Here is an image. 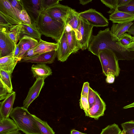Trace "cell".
I'll use <instances>...</instances> for the list:
<instances>
[{
	"instance_id": "cell-1",
	"label": "cell",
	"mask_w": 134,
	"mask_h": 134,
	"mask_svg": "<svg viewBox=\"0 0 134 134\" xmlns=\"http://www.w3.org/2000/svg\"><path fill=\"white\" fill-rule=\"evenodd\" d=\"M32 23L35 25L41 35L50 37L57 42L61 39L66 26L65 23L52 18L44 10L39 12Z\"/></svg>"
},
{
	"instance_id": "cell-2",
	"label": "cell",
	"mask_w": 134,
	"mask_h": 134,
	"mask_svg": "<svg viewBox=\"0 0 134 134\" xmlns=\"http://www.w3.org/2000/svg\"><path fill=\"white\" fill-rule=\"evenodd\" d=\"M15 121L18 129L26 134H42L35 119L23 107L13 108L9 115Z\"/></svg>"
},
{
	"instance_id": "cell-3",
	"label": "cell",
	"mask_w": 134,
	"mask_h": 134,
	"mask_svg": "<svg viewBox=\"0 0 134 134\" xmlns=\"http://www.w3.org/2000/svg\"><path fill=\"white\" fill-rule=\"evenodd\" d=\"M98 57L100 61L103 73L105 76L112 74L117 77L119 75L120 69L118 60L113 51L105 49L99 52Z\"/></svg>"
},
{
	"instance_id": "cell-4",
	"label": "cell",
	"mask_w": 134,
	"mask_h": 134,
	"mask_svg": "<svg viewBox=\"0 0 134 134\" xmlns=\"http://www.w3.org/2000/svg\"><path fill=\"white\" fill-rule=\"evenodd\" d=\"M22 23L9 1L0 0V26H9Z\"/></svg>"
},
{
	"instance_id": "cell-5",
	"label": "cell",
	"mask_w": 134,
	"mask_h": 134,
	"mask_svg": "<svg viewBox=\"0 0 134 134\" xmlns=\"http://www.w3.org/2000/svg\"><path fill=\"white\" fill-rule=\"evenodd\" d=\"M93 26L87 21L80 17V24L77 29L75 31L77 40L82 50L88 48L92 36Z\"/></svg>"
},
{
	"instance_id": "cell-6",
	"label": "cell",
	"mask_w": 134,
	"mask_h": 134,
	"mask_svg": "<svg viewBox=\"0 0 134 134\" xmlns=\"http://www.w3.org/2000/svg\"><path fill=\"white\" fill-rule=\"evenodd\" d=\"M81 17L87 20L93 27L108 26L109 22L108 19L101 13L92 8L79 13Z\"/></svg>"
},
{
	"instance_id": "cell-7",
	"label": "cell",
	"mask_w": 134,
	"mask_h": 134,
	"mask_svg": "<svg viewBox=\"0 0 134 134\" xmlns=\"http://www.w3.org/2000/svg\"><path fill=\"white\" fill-rule=\"evenodd\" d=\"M16 44L10 37L5 29L0 27V58L14 52Z\"/></svg>"
},
{
	"instance_id": "cell-8",
	"label": "cell",
	"mask_w": 134,
	"mask_h": 134,
	"mask_svg": "<svg viewBox=\"0 0 134 134\" xmlns=\"http://www.w3.org/2000/svg\"><path fill=\"white\" fill-rule=\"evenodd\" d=\"M71 8L67 5L58 3L44 10L52 18L65 23L68 11Z\"/></svg>"
},
{
	"instance_id": "cell-9",
	"label": "cell",
	"mask_w": 134,
	"mask_h": 134,
	"mask_svg": "<svg viewBox=\"0 0 134 134\" xmlns=\"http://www.w3.org/2000/svg\"><path fill=\"white\" fill-rule=\"evenodd\" d=\"M44 79L40 78L36 79L32 86L30 88L27 96L23 101V107L27 109L32 102L39 96L44 84Z\"/></svg>"
},
{
	"instance_id": "cell-10",
	"label": "cell",
	"mask_w": 134,
	"mask_h": 134,
	"mask_svg": "<svg viewBox=\"0 0 134 134\" xmlns=\"http://www.w3.org/2000/svg\"><path fill=\"white\" fill-rule=\"evenodd\" d=\"M57 56V51L55 50L38 54L29 58L21 59L19 62L51 64L53 62Z\"/></svg>"
},
{
	"instance_id": "cell-11",
	"label": "cell",
	"mask_w": 134,
	"mask_h": 134,
	"mask_svg": "<svg viewBox=\"0 0 134 134\" xmlns=\"http://www.w3.org/2000/svg\"><path fill=\"white\" fill-rule=\"evenodd\" d=\"M106 108L105 103L97 92L95 102L89 109L88 116L98 120L99 117L104 115Z\"/></svg>"
},
{
	"instance_id": "cell-12",
	"label": "cell",
	"mask_w": 134,
	"mask_h": 134,
	"mask_svg": "<svg viewBox=\"0 0 134 134\" xmlns=\"http://www.w3.org/2000/svg\"><path fill=\"white\" fill-rule=\"evenodd\" d=\"M65 32L70 54L76 53L81 49V47L77 40L75 31L67 24L66 25Z\"/></svg>"
},
{
	"instance_id": "cell-13",
	"label": "cell",
	"mask_w": 134,
	"mask_h": 134,
	"mask_svg": "<svg viewBox=\"0 0 134 134\" xmlns=\"http://www.w3.org/2000/svg\"><path fill=\"white\" fill-rule=\"evenodd\" d=\"M133 23L131 22L122 24L113 23L110 30L112 40L118 41L124 34L128 31Z\"/></svg>"
},
{
	"instance_id": "cell-14",
	"label": "cell",
	"mask_w": 134,
	"mask_h": 134,
	"mask_svg": "<svg viewBox=\"0 0 134 134\" xmlns=\"http://www.w3.org/2000/svg\"><path fill=\"white\" fill-rule=\"evenodd\" d=\"M38 42L37 40L30 36L23 35L19 39L18 43L20 49L19 58L21 60L25 53L29 49L34 48Z\"/></svg>"
},
{
	"instance_id": "cell-15",
	"label": "cell",
	"mask_w": 134,
	"mask_h": 134,
	"mask_svg": "<svg viewBox=\"0 0 134 134\" xmlns=\"http://www.w3.org/2000/svg\"><path fill=\"white\" fill-rule=\"evenodd\" d=\"M14 52L10 55L0 58V70L5 71L12 75L18 62L21 60L14 57Z\"/></svg>"
},
{
	"instance_id": "cell-16",
	"label": "cell",
	"mask_w": 134,
	"mask_h": 134,
	"mask_svg": "<svg viewBox=\"0 0 134 134\" xmlns=\"http://www.w3.org/2000/svg\"><path fill=\"white\" fill-rule=\"evenodd\" d=\"M57 43L58 45L57 51L58 60L64 62L67 59L71 54L69 51L65 31L61 39Z\"/></svg>"
},
{
	"instance_id": "cell-17",
	"label": "cell",
	"mask_w": 134,
	"mask_h": 134,
	"mask_svg": "<svg viewBox=\"0 0 134 134\" xmlns=\"http://www.w3.org/2000/svg\"><path fill=\"white\" fill-rule=\"evenodd\" d=\"M109 20L113 23L124 24L134 21V15L127 12L119 11L117 8L109 16Z\"/></svg>"
},
{
	"instance_id": "cell-18",
	"label": "cell",
	"mask_w": 134,
	"mask_h": 134,
	"mask_svg": "<svg viewBox=\"0 0 134 134\" xmlns=\"http://www.w3.org/2000/svg\"><path fill=\"white\" fill-rule=\"evenodd\" d=\"M16 93L13 91L3 101L0 103V114L4 118L9 117L13 109V104L15 99Z\"/></svg>"
},
{
	"instance_id": "cell-19",
	"label": "cell",
	"mask_w": 134,
	"mask_h": 134,
	"mask_svg": "<svg viewBox=\"0 0 134 134\" xmlns=\"http://www.w3.org/2000/svg\"><path fill=\"white\" fill-rule=\"evenodd\" d=\"M31 71L34 77L36 79L40 78L45 79L52 74V69L44 63H37L33 65Z\"/></svg>"
},
{
	"instance_id": "cell-20",
	"label": "cell",
	"mask_w": 134,
	"mask_h": 134,
	"mask_svg": "<svg viewBox=\"0 0 134 134\" xmlns=\"http://www.w3.org/2000/svg\"><path fill=\"white\" fill-rule=\"evenodd\" d=\"M58 46V43L47 42L40 40L34 48V53L37 54L44 53L53 51H57Z\"/></svg>"
},
{
	"instance_id": "cell-21",
	"label": "cell",
	"mask_w": 134,
	"mask_h": 134,
	"mask_svg": "<svg viewBox=\"0 0 134 134\" xmlns=\"http://www.w3.org/2000/svg\"><path fill=\"white\" fill-rule=\"evenodd\" d=\"M21 25V34L27 35L38 40L41 39L42 35L34 23L28 24L22 23Z\"/></svg>"
},
{
	"instance_id": "cell-22",
	"label": "cell",
	"mask_w": 134,
	"mask_h": 134,
	"mask_svg": "<svg viewBox=\"0 0 134 134\" xmlns=\"http://www.w3.org/2000/svg\"><path fill=\"white\" fill-rule=\"evenodd\" d=\"M80 18L79 13L71 8L68 13L65 21L66 25L68 24L76 31L79 26Z\"/></svg>"
},
{
	"instance_id": "cell-23",
	"label": "cell",
	"mask_w": 134,
	"mask_h": 134,
	"mask_svg": "<svg viewBox=\"0 0 134 134\" xmlns=\"http://www.w3.org/2000/svg\"><path fill=\"white\" fill-rule=\"evenodd\" d=\"M26 8L31 16V18L32 19L34 15V16H35L36 19L39 12L43 10L42 7V0H32L27 1Z\"/></svg>"
},
{
	"instance_id": "cell-24",
	"label": "cell",
	"mask_w": 134,
	"mask_h": 134,
	"mask_svg": "<svg viewBox=\"0 0 134 134\" xmlns=\"http://www.w3.org/2000/svg\"><path fill=\"white\" fill-rule=\"evenodd\" d=\"M19 129L15 121L9 117L0 119V134Z\"/></svg>"
},
{
	"instance_id": "cell-25",
	"label": "cell",
	"mask_w": 134,
	"mask_h": 134,
	"mask_svg": "<svg viewBox=\"0 0 134 134\" xmlns=\"http://www.w3.org/2000/svg\"><path fill=\"white\" fill-rule=\"evenodd\" d=\"M32 115L34 118L38 128L42 134H55L52 128L47 121H43L34 114Z\"/></svg>"
},
{
	"instance_id": "cell-26",
	"label": "cell",
	"mask_w": 134,
	"mask_h": 134,
	"mask_svg": "<svg viewBox=\"0 0 134 134\" xmlns=\"http://www.w3.org/2000/svg\"><path fill=\"white\" fill-rule=\"evenodd\" d=\"M21 24L10 26L7 30L9 36L16 44L21 35Z\"/></svg>"
},
{
	"instance_id": "cell-27",
	"label": "cell",
	"mask_w": 134,
	"mask_h": 134,
	"mask_svg": "<svg viewBox=\"0 0 134 134\" xmlns=\"http://www.w3.org/2000/svg\"><path fill=\"white\" fill-rule=\"evenodd\" d=\"M0 80L11 90L13 88L11 82V75L4 70H0Z\"/></svg>"
},
{
	"instance_id": "cell-28",
	"label": "cell",
	"mask_w": 134,
	"mask_h": 134,
	"mask_svg": "<svg viewBox=\"0 0 134 134\" xmlns=\"http://www.w3.org/2000/svg\"><path fill=\"white\" fill-rule=\"evenodd\" d=\"M121 132L118 125L114 123L103 129L100 134H120Z\"/></svg>"
},
{
	"instance_id": "cell-29",
	"label": "cell",
	"mask_w": 134,
	"mask_h": 134,
	"mask_svg": "<svg viewBox=\"0 0 134 134\" xmlns=\"http://www.w3.org/2000/svg\"><path fill=\"white\" fill-rule=\"evenodd\" d=\"M13 91L10 89L0 80V100H4Z\"/></svg>"
},
{
	"instance_id": "cell-30",
	"label": "cell",
	"mask_w": 134,
	"mask_h": 134,
	"mask_svg": "<svg viewBox=\"0 0 134 134\" xmlns=\"http://www.w3.org/2000/svg\"><path fill=\"white\" fill-rule=\"evenodd\" d=\"M80 105L81 108L84 110L86 116H89V111L90 107L88 97L81 95Z\"/></svg>"
},
{
	"instance_id": "cell-31",
	"label": "cell",
	"mask_w": 134,
	"mask_h": 134,
	"mask_svg": "<svg viewBox=\"0 0 134 134\" xmlns=\"http://www.w3.org/2000/svg\"><path fill=\"white\" fill-rule=\"evenodd\" d=\"M9 1L12 6L14 8L18 16L20 11L25 8L22 1L20 0Z\"/></svg>"
},
{
	"instance_id": "cell-32",
	"label": "cell",
	"mask_w": 134,
	"mask_h": 134,
	"mask_svg": "<svg viewBox=\"0 0 134 134\" xmlns=\"http://www.w3.org/2000/svg\"><path fill=\"white\" fill-rule=\"evenodd\" d=\"M118 0H101V2L107 7L109 8L110 10L107 13L111 14L113 13L117 7Z\"/></svg>"
},
{
	"instance_id": "cell-33",
	"label": "cell",
	"mask_w": 134,
	"mask_h": 134,
	"mask_svg": "<svg viewBox=\"0 0 134 134\" xmlns=\"http://www.w3.org/2000/svg\"><path fill=\"white\" fill-rule=\"evenodd\" d=\"M123 130L127 134H134V121L131 120L121 124Z\"/></svg>"
},
{
	"instance_id": "cell-34",
	"label": "cell",
	"mask_w": 134,
	"mask_h": 134,
	"mask_svg": "<svg viewBox=\"0 0 134 134\" xmlns=\"http://www.w3.org/2000/svg\"><path fill=\"white\" fill-rule=\"evenodd\" d=\"M18 16L19 19L23 23L28 24H32L30 17L25 8L20 11Z\"/></svg>"
},
{
	"instance_id": "cell-35",
	"label": "cell",
	"mask_w": 134,
	"mask_h": 134,
	"mask_svg": "<svg viewBox=\"0 0 134 134\" xmlns=\"http://www.w3.org/2000/svg\"><path fill=\"white\" fill-rule=\"evenodd\" d=\"M131 34L125 33L118 41L126 47L132 42L133 40Z\"/></svg>"
},
{
	"instance_id": "cell-36",
	"label": "cell",
	"mask_w": 134,
	"mask_h": 134,
	"mask_svg": "<svg viewBox=\"0 0 134 134\" xmlns=\"http://www.w3.org/2000/svg\"><path fill=\"white\" fill-rule=\"evenodd\" d=\"M118 9L119 11L134 15V0H131L126 6L118 8Z\"/></svg>"
},
{
	"instance_id": "cell-37",
	"label": "cell",
	"mask_w": 134,
	"mask_h": 134,
	"mask_svg": "<svg viewBox=\"0 0 134 134\" xmlns=\"http://www.w3.org/2000/svg\"><path fill=\"white\" fill-rule=\"evenodd\" d=\"M97 92L90 87L88 96V100L90 108L94 104Z\"/></svg>"
},
{
	"instance_id": "cell-38",
	"label": "cell",
	"mask_w": 134,
	"mask_h": 134,
	"mask_svg": "<svg viewBox=\"0 0 134 134\" xmlns=\"http://www.w3.org/2000/svg\"><path fill=\"white\" fill-rule=\"evenodd\" d=\"M59 0H42V5L43 10L59 3Z\"/></svg>"
},
{
	"instance_id": "cell-39",
	"label": "cell",
	"mask_w": 134,
	"mask_h": 134,
	"mask_svg": "<svg viewBox=\"0 0 134 134\" xmlns=\"http://www.w3.org/2000/svg\"><path fill=\"white\" fill-rule=\"evenodd\" d=\"M90 87L89 83L87 82H84L83 84L81 95L88 97Z\"/></svg>"
},
{
	"instance_id": "cell-40",
	"label": "cell",
	"mask_w": 134,
	"mask_h": 134,
	"mask_svg": "<svg viewBox=\"0 0 134 134\" xmlns=\"http://www.w3.org/2000/svg\"><path fill=\"white\" fill-rule=\"evenodd\" d=\"M34 48L30 49L27 51L23 55L21 59L29 58L38 54L34 53Z\"/></svg>"
},
{
	"instance_id": "cell-41",
	"label": "cell",
	"mask_w": 134,
	"mask_h": 134,
	"mask_svg": "<svg viewBox=\"0 0 134 134\" xmlns=\"http://www.w3.org/2000/svg\"><path fill=\"white\" fill-rule=\"evenodd\" d=\"M131 0H118L117 7L118 8L126 6Z\"/></svg>"
},
{
	"instance_id": "cell-42",
	"label": "cell",
	"mask_w": 134,
	"mask_h": 134,
	"mask_svg": "<svg viewBox=\"0 0 134 134\" xmlns=\"http://www.w3.org/2000/svg\"><path fill=\"white\" fill-rule=\"evenodd\" d=\"M115 76L112 74H109L107 76L106 79V82L108 83H112L115 81Z\"/></svg>"
},
{
	"instance_id": "cell-43",
	"label": "cell",
	"mask_w": 134,
	"mask_h": 134,
	"mask_svg": "<svg viewBox=\"0 0 134 134\" xmlns=\"http://www.w3.org/2000/svg\"><path fill=\"white\" fill-rule=\"evenodd\" d=\"M20 50V48L18 44H16V45L15 48L14 53V57L20 59L18 57ZM20 59L21 60V59Z\"/></svg>"
},
{
	"instance_id": "cell-44",
	"label": "cell",
	"mask_w": 134,
	"mask_h": 134,
	"mask_svg": "<svg viewBox=\"0 0 134 134\" xmlns=\"http://www.w3.org/2000/svg\"><path fill=\"white\" fill-rule=\"evenodd\" d=\"M132 37L133 40L132 42L126 47L129 51H134V36Z\"/></svg>"
},
{
	"instance_id": "cell-45",
	"label": "cell",
	"mask_w": 134,
	"mask_h": 134,
	"mask_svg": "<svg viewBox=\"0 0 134 134\" xmlns=\"http://www.w3.org/2000/svg\"><path fill=\"white\" fill-rule=\"evenodd\" d=\"M128 34L134 36V24H133L127 32Z\"/></svg>"
},
{
	"instance_id": "cell-46",
	"label": "cell",
	"mask_w": 134,
	"mask_h": 134,
	"mask_svg": "<svg viewBox=\"0 0 134 134\" xmlns=\"http://www.w3.org/2000/svg\"><path fill=\"white\" fill-rule=\"evenodd\" d=\"M19 129L2 134H21Z\"/></svg>"
},
{
	"instance_id": "cell-47",
	"label": "cell",
	"mask_w": 134,
	"mask_h": 134,
	"mask_svg": "<svg viewBox=\"0 0 134 134\" xmlns=\"http://www.w3.org/2000/svg\"><path fill=\"white\" fill-rule=\"evenodd\" d=\"M92 0H79L80 3L82 5H85L91 2Z\"/></svg>"
},
{
	"instance_id": "cell-48",
	"label": "cell",
	"mask_w": 134,
	"mask_h": 134,
	"mask_svg": "<svg viewBox=\"0 0 134 134\" xmlns=\"http://www.w3.org/2000/svg\"><path fill=\"white\" fill-rule=\"evenodd\" d=\"M70 134H86L82 133L75 129H72L71 131Z\"/></svg>"
},
{
	"instance_id": "cell-49",
	"label": "cell",
	"mask_w": 134,
	"mask_h": 134,
	"mask_svg": "<svg viewBox=\"0 0 134 134\" xmlns=\"http://www.w3.org/2000/svg\"><path fill=\"white\" fill-rule=\"evenodd\" d=\"M134 107V102L124 107V109H126Z\"/></svg>"
},
{
	"instance_id": "cell-50",
	"label": "cell",
	"mask_w": 134,
	"mask_h": 134,
	"mask_svg": "<svg viewBox=\"0 0 134 134\" xmlns=\"http://www.w3.org/2000/svg\"><path fill=\"white\" fill-rule=\"evenodd\" d=\"M120 134H127L126 132L124 130H123Z\"/></svg>"
},
{
	"instance_id": "cell-51",
	"label": "cell",
	"mask_w": 134,
	"mask_h": 134,
	"mask_svg": "<svg viewBox=\"0 0 134 134\" xmlns=\"http://www.w3.org/2000/svg\"></svg>"
}]
</instances>
